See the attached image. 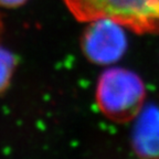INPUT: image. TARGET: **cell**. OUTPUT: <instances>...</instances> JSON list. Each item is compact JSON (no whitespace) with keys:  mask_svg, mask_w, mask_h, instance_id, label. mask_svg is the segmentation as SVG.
I'll return each instance as SVG.
<instances>
[{"mask_svg":"<svg viewBox=\"0 0 159 159\" xmlns=\"http://www.w3.org/2000/svg\"><path fill=\"white\" fill-rule=\"evenodd\" d=\"M145 95L143 80L123 67L106 70L97 82V106L104 116L115 123H127L138 116Z\"/></svg>","mask_w":159,"mask_h":159,"instance_id":"2","label":"cell"},{"mask_svg":"<svg viewBox=\"0 0 159 159\" xmlns=\"http://www.w3.org/2000/svg\"><path fill=\"white\" fill-rule=\"evenodd\" d=\"M28 0H0V7L3 8H18L25 5Z\"/></svg>","mask_w":159,"mask_h":159,"instance_id":"6","label":"cell"},{"mask_svg":"<svg viewBox=\"0 0 159 159\" xmlns=\"http://www.w3.org/2000/svg\"><path fill=\"white\" fill-rule=\"evenodd\" d=\"M133 147L140 159H159V108L147 107L133 132Z\"/></svg>","mask_w":159,"mask_h":159,"instance_id":"4","label":"cell"},{"mask_svg":"<svg viewBox=\"0 0 159 159\" xmlns=\"http://www.w3.org/2000/svg\"><path fill=\"white\" fill-rule=\"evenodd\" d=\"M80 22L114 20L140 34L159 33V0H63Z\"/></svg>","mask_w":159,"mask_h":159,"instance_id":"1","label":"cell"},{"mask_svg":"<svg viewBox=\"0 0 159 159\" xmlns=\"http://www.w3.org/2000/svg\"><path fill=\"white\" fill-rule=\"evenodd\" d=\"M2 31H3V22H2V19H1V16H0V37L2 34Z\"/></svg>","mask_w":159,"mask_h":159,"instance_id":"7","label":"cell"},{"mask_svg":"<svg viewBox=\"0 0 159 159\" xmlns=\"http://www.w3.org/2000/svg\"><path fill=\"white\" fill-rule=\"evenodd\" d=\"M87 23L81 39V48L87 60L95 64H111L118 61L127 48L123 25L106 18Z\"/></svg>","mask_w":159,"mask_h":159,"instance_id":"3","label":"cell"},{"mask_svg":"<svg viewBox=\"0 0 159 159\" xmlns=\"http://www.w3.org/2000/svg\"><path fill=\"white\" fill-rule=\"evenodd\" d=\"M17 66V59L12 53L0 47V94L9 87Z\"/></svg>","mask_w":159,"mask_h":159,"instance_id":"5","label":"cell"}]
</instances>
